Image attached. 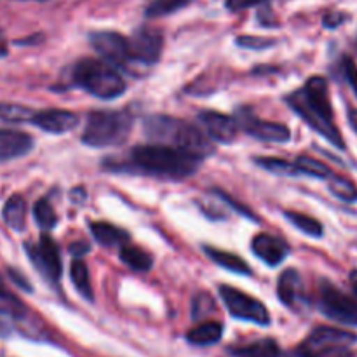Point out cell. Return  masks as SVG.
<instances>
[{"mask_svg":"<svg viewBox=\"0 0 357 357\" xmlns=\"http://www.w3.org/2000/svg\"><path fill=\"white\" fill-rule=\"evenodd\" d=\"M347 119L351 128L354 129V132L357 135V108H351V110L347 112Z\"/></svg>","mask_w":357,"mask_h":357,"instance_id":"41","label":"cell"},{"mask_svg":"<svg viewBox=\"0 0 357 357\" xmlns=\"http://www.w3.org/2000/svg\"><path fill=\"white\" fill-rule=\"evenodd\" d=\"M236 122L237 128H241L244 132L253 136L255 139H260V142L288 143L291 139V131L284 124L264 121V119L257 117V115L251 114L246 108L237 110Z\"/></svg>","mask_w":357,"mask_h":357,"instance_id":"11","label":"cell"},{"mask_svg":"<svg viewBox=\"0 0 357 357\" xmlns=\"http://www.w3.org/2000/svg\"><path fill=\"white\" fill-rule=\"evenodd\" d=\"M347 17H349L347 14H344V13H330L324 16L323 24L326 28H331V30H333V28H338L340 24H344L345 21H347Z\"/></svg>","mask_w":357,"mask_h":357,"instance_id":"38","label":"cell"},{"mask_svg":"<svg viewBox=\"0 0 357 357\" xmlns=\"http://www.w3.org/2000/svg\"><path fill=\"white\" fill-rule=\"evenodd\" d=\"M0 316L7 317L17 324H30L31 314L23 302L6 288L2 278H0Z\"/></svg>","mask_w":357,"mask_h":357,"instance_id":"18","label":"cell"},{"mask_svg":"<svg viewBox=\"0 0 357 357\" xmlns=\"http://www.w3.org/2000/svg\"><path fill=\"white\" fill-rule=\"evenodd\" d=\"M356 45H357V42H356Z\"/></svg>","mask_w":357,"mask_h":357,"instance_id":"45","label":"cell"},{"mask_svg":"<svg viewBox=\"0 0 357 357\" xmlns=\"http://www.w3.org/2000/svg\"><path fill=\"white\" fill-rule=\"evenodd\" d=\"M119 257H121L122 264H126L129 268L136 272H146L152 268V257L138 246L124 244V246H121Z\"/></svg>","mask_w":357,"mask_h":357,"instance_id":"25","label":"cell"},{"mask_svg":"<svg viewBox=\"0 0 357 357\" xmlns=\"http://www.w3.org/2000/svg\"><path fill=\"white\" fill-rule=\"evenodd\" d=\"M295 166L298 169L300 176H312L317 178V180H328V178H331L335 174L326 164L309 155H300L295 160Z\"/></svg>","mask_w":357,"mask_h":357,"instance_id":"26","label":"cell"},{"mask_svg":"<svg viewBox=\"0 0 357 357\" xmlns=\"http://www.w3.org/2000/svg\"><path fill=\"white\" fill-rule=\"evenodd\" d=\"M7 56V45L0 40V58H6Z\"/></svg>","mask_w":357,"mask_h":357,"instance_id":"43","label":"cell"},{"mask_svg":"<svg viewBox=\"0 0 357 357\" xmlns=\"http://www.w3.org/2000/svg\"><path fill=\"white\" fill-rule=\"evenodd\" d=\"M195 0H152V2L146 6L145 16L146 17H160L167 16V14H173L176 10L185 9L187 6H190Z\"/></svg>","mask_w":357,"mask_h":357,"instance_id":"31","label":"cell"},{"mask_svg":"<svg viewBox=\"0 0 357 357\" xmlns=\"http://www.w3.org/2000/svg\"><path fill=\"white\" fill-rule=\"evenodd\" d=\"M255 162H257L261 169L268 171V173L272 174H278V176H300L295 162L279 159V157H258V159H255Z\"/></svg>","mask_w":357,"mask_h":357,"instance_id":"29","label":"cell"},{"mask_svg":"<svg viewBox=\"0 0 357 357\" xmlns=\"http://www.w3.org/2000/svg\"><path fill=\"white\" fill-rule=\"evenodd\" d=\"M349 279H351V286H352V289H354V293H356V296H357V268H356V271L351 272Z\"/></svg>","mask_w":357,"mask_h":357,"instance_id":"42","label":"cell"},{"mask_svg":"<svg viewBox=\"0 0 357 357\" xmlns=\"http://www.w3.org/2000/svg\"><path fill=\"white\" fill-rule=\"evenodd\" d=\"M79 115L75 112L70 110H35L33 121L31 124L37 126L44 132H51V135H63L79 126Z\"/></svg>","mask_w":357,"mask_h":357,"instance_id":"15","label":"cell"},{"mask_svg":"<svg viewBox=\"0 0 357 357\" xmlns=\"http://www.w3.org/2000/svg\"><path fill=\"white\" fill-rule=\"evenodd\" d=\"M7 272H9V278L13 279V281L16 282V284L20 286V288L26 289V291H31V284H30V282L26 281V279L23 278V275L20 274V272H17V271H14V268H9V271H7Z\"/></svg>","mask_w":357,"mask_h":357,"instance_id":"39","label":"cell"},{"mask_svg":"<svg viewBox=\"0 0 357 357\" xmlns=\"http://www.w3.org/2000/svg\"><path fill=\"white\" fill-rule=\"evenodd\" d=\"M13 333V326H10V321L7 317L0 316V338H6Z\"/></svg>","mask_w":357,"mask_h":357,"instance_id":"40","label":"cell"},{"mask_svg":"<svg viewBox=\"0 0 357 357\" xmlns=\"http://www.w3.org/2000/svg\"><path fill=\"white\" fill-rule=\"evenodd\" d=\"M2 216L3 222L13 230H16V232L24 230V227H26V201L23 199V195L16 194L7 199L2 209Z\"/></svg>","mask_w":357,"mask_h":357,"instance_id":"22","label":"cell"},{"mask_svg":"<svg viewBox=\"0 0 357 357\" xmlns=\"http://www.w3.org/2000/svg\"><path fill=\"white\" fill-rule=\"evenodd\" d=\"M357 335L333 326H317L289 357H356Z\"/></svg>","mask_w":357,"mask_h":357,"instance_id":"6","label":"cell"},{"mask_svg":"<svg viewBox=\"0 0 357 357\" xmlns=\"http://www.w3.org/2000/svg\"><path fill=\"white\" fill-rule=\"evenodd\" d=\"M251 250L260 260H264L268 267L282 264L289 255V246L279 237L271 236V234H258L251 241Z\"/></svg>","mask_w":357,"mask_h":357,"instance_id":"16","label":"cell"},{"mask_svg":"<svg viewBox=\"0 0 357 357\" xmlns=\"http://www.w3.org/2000/svg\"><path fill=\"white\" fill-rule=\"evenodd\" d=\"M35 110L17 103H0V121L7 124H24L33 121Z\"/></svg>","mask_w":357,"mask_h":357,"instance_id":"30","label":"cell"},{"mask_svg":"<svg viewBox=\"0 0 357 357\" xmlns=\"http://www.w3.org/2000/svg\"><path fill=\"white\" fill-rule=\"evenodd\" d=\"M89 42L107 61L108 65L114 66L115 70H128L131 72V65H135L131 59V52H129V40L122 37L117 31H93L89 33Z\"/></svg>","mask_w":357,"mask_h":357,"instance_id":"10","label":"cell"},{"mask_svg":"<svg viewBox=\"0 0 357 357\" xmlns=\"http://www.w3.org/2000/svg\"><path fill=\"white\" fill-rule=\"evenodd\" d=\"M328 188H330L331 194L335 197H338L340 201L349 202V204H354L357 202V187L352 180L345 176H338V174H333L331 178H328Z\"/></svg>","mask_w":357,"mask_h":357,"instance_id":"28","label":"cell"},{"mask_svg":"<svg viewBox=\"0 0 357 357\" xmlns=\"http://www.w3.org/2000/svg\"><path fill=\"white\" fill-rule=\"evenodd\" d=\"M70 278H72L73 286H75L77 291L87 300V302H93L94 293H93V284H91L89 271H87V265L84 264L82 258H75L70 265Z\"/></svg>","mask_w":357,"mask_h":357,"instance_id":"24","label":"cell"},{"mask_svg":"<svg viewBox=\"0 0 357 357\" xmlns=\"http://www.w3.org/2000/svg\"><path fill=\"white\" fill-rule=\"evenodd\" d=\"M28 258L33 264V267L40 272L42 278L52 286H58L63 275V265H61V255H59V248L54 239L44 234L35 243L24 244Z\"/></svg>","mask_w":357,"mask_h":357,"instance_id":"8","label":"cell"},{"mask_svg":"<svg viewBox=\"0 0 357 357\" xmlns=\"http://www.w3.org/2000/svg\"><path fill=\"white\" fill-rule=\"evenodd\" d=\"M284 216L293 227L302 230V232L307 234L309 237H323L324 227L319 220L312 218V216L309 215H303V213L298 211H286Z\"/></svg>","mask_w":357,"mask_h":357,"instance_id":"27","label":"cell"},{"mask_svg":"<svg viewBox=\"0 0 357 357\" xmlns=\"http://www.w3.org/2000/svg\"><path fill=\"white\" fill-rule=\"evenodd\" d=\"M286 103L300 119L307 122L310 129L319 132L338 150H345V142L335 122L330 86L324 77H310L305 86L286 96Z\"/></svg>","mask_w":357,"mask_h":357,"instance_id":"2","label":"cell"},{"mask_svg":"<svg viewBox=\"0 0 357 357\" xmlns=\"http://www.w3.org/2000/svg\"><path fill=\"white\" fill-rule=\"evenodd\" d=\"M204 253L208 255L216 265L225 268V271H230L234 272V274H241V275L251 274L250 265H248L243 258L237 257V255L229 253V251H223V250H216V248H211V246H204Z\"/></svg>","mask_w":357,"mask_h":357,"instance_id":"23","label":"cell"},{"mask_svg":"<svg viewBox=\"0 0 357 357\" xmlns=\"http://www.w3.org/2000/svg\"><path fill=\"white\" fill-rule=\"evenodd\" d=\"M129 40V52L135 65L150 66L155 65L160 58L164 47V37L159 30L150 26H142L131 35Z\"/></svg>","mask_w":357,"mask_h":357,"instance_id":"12","label":"cell"},{"mask_svg":"<svg viewBox=\"0 0 357 357\" xmlns=\"http://www.w3.org/2000/svg\"><path fill=\"white\" fill-rule=\"evenodd\" d=\"M20 2H26V0H20ZM38 2H44V0H38Z\"/></svg>","mask_w":357,"mask_h":357,"instance_id":"44","label":"cell"},{"mask_svg":"<svg viewBox=\"0 0 357 357\" xmlns=\"http://www.w3.org/2000/svg\"><path fill=\"white\" fill-rule=\"evenodd\" d=\"M278 295L288 309L296 310V312H302L309 307V296H307L303 278L296 268H288L282 272L278 282Z\"/></svg>","mask_w":357,"mask_h":357,"instance_id":"13","label":"cell"},{"mask_svg":"<svg viewBox=\"0 0 357 357\" xmlns=\"http://www.w3.org/2000/svg\"><path fill=\"white\" fill-rule=\"evenodd\" d=\"M275 44L274 38H264V37H253V35H243V37H237V45L239 47L246 49H268Z\"/></svg>","mask_w":357,"mask_h":357,"instance_id":"34","label":"cell"},{"mask_svg":"<svg viewBox=\"0 0 357 357\" xmlns=\"http://www.w3.org/2000/svg\"><path fill=\"white\" fill-rule=\"evenodd\" d=\"M202 157L173 146L159 145H139L129 150L126 159H108L105 160V169L115 173L143 174V176L159 178V180L181 181L197 173L202 164Z\"/></svg>","mask_w":357,"mask_h":357,"instance_id":"1","label":"cell"},{"mask_svg":"<svg viewBox=\"0 0 357 357\" xmlns=\"http://www.w3.org/2000/svg\"><path fill=\"white\" fill-rule=\"evenodd\" d=\"M33 216L42 230H52L58 225V215H56L54 208L47 199H40V201L35 202Z\"/></svg>","mask_w":357,"mask_h":357,"instance_id":"32","label":"cell"},{"mask_svg":"<svg viewBox=\"0 0 357 357\" xmlns=\"http://www.w3.org/2000/svg\"><path fill=\"white\" fill-rule=\"evenodd\" d=\"M132 129V115L126 110H96L87 117L82 143L93 149L117 146L128 139Z\"/></svg>","mask_w":357,"mask_h":357,"instance_id":"5","label":"cell"},{"mask_svg":"<svg viewBox=\"0 0 357 357\" xmlns=\"http://www.w3.org/2000/svg\"><path fill=\"white\" fill-rule=\"evenodd\" d=\"M271 0H227L225 7L232 13H237V10H244L250 9V7H257V6H265Z\"/></svg>","mask_w":357,"mask_h":357,"instance_id":"35","label":"cell"},{"mask_svg":"<svg viewBox=\"0 0 357 357\" xmlns=\"http://www.w3.org/2000/svg\"><path fill=\"white\" fill-rule=\"evenodd\" d=\"M223 335V324L216 323V321H208L199 326L192 328L187 333V342L197 347H208V345H215L222 340Z\"/></svg>","mask_w":357,"mask_h":357,"instance_id":"20","label":"cell"},{"mask_svg":"<svg viewBox=\"0 0 357 357\" xmlns=\"http://www.w3.org/2000/svg\"><path fill=\"white\" fill-rule=\"evenodd\" d=\"M338 73L342 75V79L349 84V87L352 89V93L356 94L357 98V65L354 58H351L349 54H344L338 61Z\"/></svg>","mask_w":357,"mask_h":357,"instance_id":"33","label":"cell"},{"mask_svg":"<svg viewBox=\"0 0 357 357\" xmlns=\"http://www.w3.org/2000/svg\"><path fill=\"white\" fill-rule=\"evenodd\" d=\"M215 303H213L211 296L209 295H199L197 298L194 300V317H199L201 314H208L215 309Z\"/></svg>","mask_w":357,"mask_h":357,"instance_id":"36","label":"cell"},{"mask_svg":"<svg viewBox=\"0 0 357 357\" xmlns=\"http://www.w3.org/2000/svg\"><path fill=\"white\" fill-rule=\"evenodd\" d=\"M317 307L328 319L357 328V300L328 279H321L317 289Z\"/></svg>","mask_w":357,"mask_h":357,"instance_id":"7","label":"cell"},{"mask_svg":"<svg viewBox=\"0 0 357 357\" xmlns=\"http://www.w3.org/2000/svg\"><path fill=\"white\" fill-rule=\"evenodd\" d=\"M91 234L94 239L101 244V246L114 248V246H124L129 243V236L126 230L119 229V227L112 225L107 222H93L89 225Z\"/></svg>","mask_w":357,"mask_h":357,"instance_id":"19","label":"cell"},{"mask_svg":"<svg viewBox=\"0 0 357 357\" xmlns=\"http://www.w3.org/2000/svg\"><path fill=\"white\" fill-rule=\"evenodd\" d=\"M72 80L80 89L100 100H115L128 89V84L122 79L119 70L108 65L107 61L93 58L80 59L79 63H75L72 70Z\"/></svg>","mask_w":357,"mask_h":357,"instance_id":"4","label":"cell"},{"mask_svg":"<svg viewBox=\"0 0 357 357\" xmlns=\"http://www.w3.org/2000/svg\"><path fill=\"white\" fill-rule=\"evenodd\" d=\"M220 296L229 309L230 316L236 317V319L250 321V323L260 324V326L271 324V314L260 300L227 284L220 286Z\"/></svg>","mask_w":357,"mask_h":357,"instance_id":"9","label":"cell"},{"mask_svg":"<svg viewBox=\"0 0 357 357\" xmlns=\"http://www.w3.org/2000/svg\"><path fill=\"white\" fill-rule=\"evenodd\" d=\"M229 352L232 357H281V349L278 342L272 338H261V340L230 349Z\"/></svg>","mask_w":357,"mask_h":357,"instance_id":"21","label":"cell"},{"mask_svg":"<svg viewBox=\"0 0 357 357\" xmlns=\"http://www.w3.org/2000/svg\"><path fill=\"white\" fill-rule=\"evenodd\" d=\"M199 122L202 124L206 136L209 139H215V142L223 143V145L236 142L237 131H239L236 119L218 114V112L204 110L199 114Z\"/></svg>","mask_w":357,"mask_h":357,"instance_id":"14","label":"cell"},{"mask_svg":"<svg viewBox=\"0 0 357 357\" xmlns=\"http://www.w3.org/2000/svg\"><path fill=\"white\" fill-rule=\"evenodd\" d=\"M33 138L16 129H0V164L20 159L33 149Z\"/></svg>","mask_w":357,"mask_h":357,"instance_id":"17","label":"cell"},{"mask_svg":"<svg viewBox=\"0 0 357 357\" xmlns=\"http://www.w3.org/2000/svg\"><path fill=\"white\" fill-rule=\"evenodd\" d=\"M143 131L152 142L159 145L173 146V149L202 157V159L215 152L213 143L197 126L181 121V119L169 117V115H152L145 119Z\"/></svg>","mask_w":357,"mask_h":357,"instance_id":"3","label":"cell"},{"mask_svg":"<svg viewBox=\"0 0 357 357\" xmlns=\"http://www.w3.org/2000/svg\"><path fill=\"white\" fill-rule=\"evenodd\" d=\"M215 194H216V195H218V197H222V199H223V201H225V202H227V204H230V206H232V208H234V209H236V211H237V213H241V215H243V216H248V218H251V220H258V218H257V216H255V215H253V213H251V211H250V209H248V208H246V206H241V204H239V202H237V201H234V199H232V197H230V195H227V194H225V192H223V190H215Z\"/></svg>","mask_w":357,"mask_h":357,"instance_id":"37","label":"cell"}]
</instances>
